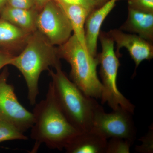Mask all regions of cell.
Returning <instances> with one entry per match:
<instances>
[{
  "mask_svg": "<svg viewBox=\"0 0 153 153\" xmlns=\"http://www.w3.org/2000/svg\"><path fill=\"white\" fill-rule=\"evenodd\" d=\"M35 105L30 136L35 143L31 153L37 152L42 144L52 149H65L79 132L70 123L60 109L52 82L49 83L46 98Z\"/></svg>",
  "mask_w": 153,
  "mask_h": 153,
  "instance_id": "cell-1",
  "label": "cell"
},
{
  "mask_svg": "<svg viewBox=\"0 0 153 153\" xmlns=\"http://www.w3.org/2000/svg\"><path fill=\"white\" fill-rule=\"evenodd\" d=\"M57 48L38 30L29 36L24 49L12 59L10 65L24 76L30 104L35 105L39 94V80L43 71L61 65Z\"/></svg>",
  "mask_w": 153,
  "mask_h": 153,
  "instance_id": "cell-2",
  "label": "cell"
},
{
  "mask_svg": "<svg viewBox=\"0 0 153 153\" xmlns=\"http://www.w3.org/2000/svg\"><path fill=\"white\" fill-rule=\"evenodd\" d=\"M49 69L55 98L63 114L79 132L92 128L96 111L100 106L96 99L86 95L68 78L61 65Z\"/></svg>",
  "mask_w": 153,
  "mask_h": 153,
  "instance_id": "cell-3",
  "label": "cell"
},
{
  "mask_svg": "<svg viewBox=\"0 0 153 153\" xmlns=\"http://www.w3.org/2000/svg\"><path fill=\"white\" fill-rule=\"evenodd\" d=\"M57 49L60 59H64L71 66V81L86 95L100 99L103 88L97 72V56H91L74 34Z\"/></svg>",
  "mask_w": 153,
  "mask_h": 153,
  "instance_id": "cell-4",
  "label": "cell"
},
{
  "mask_svg": "<svg viewBox=\"0 0 153 153\" xmlns=\"http://www.w3.org/2000/svg\"><path fill=\"white\" fill-rule=\"evenodd\" d=\"M99 38L102 46V52L97 55L103 88L102 103H107L112 110L121 107L134 114V105L118 89L117 80L120 63L114 51V41L107 33L100 32Z\"/></svg>",
  "mask_w": 153,
  "mask_h": 153,
  "instance_id": "cell-5",
  "label": "cell"
},
{
  "mask_svg": "<svg viewBox=\"0 0 153 153\" xmlns=\"http://www.w3.org/2000/svg\"><path fill=\"white\" fill-rule=\"evenodd\" d=\"M106 113L100 105L96 111L92 128L106 139H123L134 142L136 129L133 120V114L121 107Z\"/></svg>",
  "mask_w": 153,
  "mask_h": 153,
  "instance_id": "cell-6",
  "label": "cell"
},
{
  "mask_svg": "<svg viewBox=\"0 0 153 153\" xmlns=\"http://www.w3.org/2000/svg\"><path fill=\"white\" fill-rule=\"evenodd\" d=\"M37 30L52 45H62L73 32L66 14L55 0H51L38 13Z\"/></svg>",
  "mask_w": 153,
  "mask_h": 153,
  "instance_id": "cell-7",
  "label": "cell"
},
{
  "mask_svg": "<svg viewBox=\"0 0 153 153\" xmlns=\"http://www.w3.org/2000/svg\"><path fill=\"white\" fill-rule=\"evenodd\" d=\"M9 74L7 67L0 74V119L12 124L24 133L33 126L34 116L19 102L14 86L8 82Z\"/></svg>",
  "mask_w": 153,
  "mask_h": 153,
  "instance_id": "cell-8",
  "label": "cell"
},
{
  "mask_svg": "<svg viewBox=\"0 0 153 153\" xmlns=\"http://www.w3.org/2000/svg\"><path fill=\"white\" fill-rule=\"evenodd\" d=\"M116 44L115 52L120 56V49H127L131 57L137 68L143 61L151 60L153 57V45L152 42L145 40L136 34L126 33L120 30H111L107 33Z\"/></svg>",
  "mask_w": 153,
  "mask_h": 153,
  "instance_id": "cell-9",
  "label": "cell"
},
{
  "mask_svg": "<svg viewBox=\"0 0 153 153\" xmlns=\"http://www.w3.org/2000/svg\"><path fill=\"white\" fill-rule=\"evenodd\" d=\"M117 0H109L102 6L91 11L85 24V45L91 56H97V40L102 23L115 6Z\"/></svg>",
  "mask_w": 153,
  "mask_h": 153,
  "instance_id": "cell-10",
  "label": "cell"
},
{
  "mask_svg": "<svg viewBox=\"0 0 153 153\" xmlns=\"http://www.w3.org/2000/svg\"><path fill=\"white\" fill-rule=\"evenodd\" d=\"M107 141L92 128L78 133L65 149L68 153H105Z\"/></svg>",
  "mask_w": 153,
  "mask_h": 153,
  "instance_id": "cell-11",
  "label": "cell"
},
{
  "mask_svg": "<svg viewBox=\"0 0 153 153\" xmlns=\"http://www.w3.org/2000/svg\"><path fill=\"white\" fill-rule=\"evenodd\" d=\"M120 30L136 34L147 41H153V13L128 7L127 19Z\"/></svg>",
  "mask_w": 153,
  "mask_h": 153,
  "instance_id": "cell-12",
  "label": "cell"
},
{
  "mask_svg": "<svg viewBox=\"0 0 153 153\" xmlns=\"http://www.w3.org/2000/svg\"><path fill=\"white\" fill-rule=\"evenodd\" d=\"M39 12L36 8H21L7 5L0 13V18L32 33L37 30L36 20Z\"/></svg>",
  "mask_w": 153,
  "mask_h": 153,
  "instance_id": "cell-13",
  "label": "cell"
},
{
  "mask_svg": "<svg viewBox=\"0 0 153 153\" xmlns=\"http://www.w3.org/2000/svg\"><path fill=\"white\" fill-rule=\"evenodd\" d=\"M31 34L0 18V49L13 53L16 49L24 48Z\"/></svg>",
  "mask_w": 153,
  "mask_h": 153,
  "instance_id": "cell-14",
  "label": "cell"
},
{
  "mask_svg": "<svg viewBox=\"0 0 153 153\" xmlns=\"http://www.w3.org/2000/svg\"><path fill=\"white\" fill-rule=\"evenodd\" d=\"M64 11L72 27L74 34L87 51L85 43V24L90 11L79 5L63 2L60 0H55Z\"/></svg>",
  "mask_w": 153,
  "mask_h": 153,
  "instance_id": "cell-15",
  "label": "cell"
},
{
  "mask_svg": "<svg viewBox=\"0 0 153 153\" xmlns=\"http://www.w3.org/2000/svg\"><path fill=\"white\" fill-rule=\"evenodd\" d=\"M28 137L15 126L0 119V143L13 140H27Z\"/></svg>",
  "mask_w": 153,
  "mask_h": 153,
  "instance_id": "cell-16",
  "label": "cell"
},
{
  "mask_svg": "<svg viewBox=\"0 0 153 153\" xmlns=\"http://www.w3.org/2000/svg\"><path fill=\"white\" fill-rule=\"evenodd\" d=\"M133 143L121 138L109 139L107 141L105 153H129Z\"/></svg>",
  "mask_w": 153,
  "mask_h": 153,
  "instance_id": "cell-17",
  "label": "cell"
},
{
  "mask_svg": "<svg viewBox=\"0 0 153 153\" xmlns=\"http://www.w3.org/2000/svg\"><path fill=\"white\" fill-rule=\"evenodd\" d=\"M142 142L140 146H137L135 151L139 153H153V128H150L148 133L140 139Z\"/></svg>",
  "mask_w": 153,
  "mask_h": 153,
  "instance_id": "cell-18",
  "label": "cell"
},
{
  "mask_svg": "<svg viewBox=\"0 0 153 153\" xmlns=\"http://www.w3.org/2000/svg\"><path fill=\"white\" fill-rule=\"evenodd\" d=\"M128 2V7L144 13H153V0H131Z\"/></svg>",
  "mask_w": 153,
  "mask_h": 153,
  "instance_id": "cell-19",
  "label": "cell"
},
{
  "mask_svg": "<svg viewBox=\"0 0 153 153\" xmlns=\"http://www.w3.org/2000/svg\"><path fill=\"white\" fill-rule=\"evenodd\" d=\"M7 5L21 8H36L35 0H8Z\"/></svg>",
  "mask_w": 153,
  "mask_h": 153,
  "instance_id": "cell-20",
  "label": "cell"
},
{
  "mask_svg": "<svg viewBox=\"0 0 153 153\" xmlns=\"http://www.w3.org/2000/svg\"><path fill=\"white\" fill-rule=\"evenodd\" d=\"M63 2L73 4L79 5L84 7L91 12L99 7L94 0H60Z\"/></svg>",
  "mask_w": 153,
  "mask_h": 153,
  "instance_id": "cell-21",
  "label": "cell"
},
{
  "mask_svg": "<svg viewBox=\"0 0 153 153\" xmlns=\"http://www.w3.org/2000/svg\"><path fill=\"white\" fill-rule=\"evenodd\" d=\"M14 56L15 55L9 51L0 49V70L7 65H10Z\"/></svg>",
  "mask_w": 153,
  "mask_h": 153,
  "instance_id": "cell-22",
  "label": "cell"
},
{
  "mask_svg": "<svg viewBox=\"0 0 153 153\" xmlns=\"http://www.w3.org/2000/svg\"><path fill=\"white\" fill-rule=\"evenodd\" d=\"M50 1L51 0H35L36 8L40 11L45 4Z\"/></svg>",
  "mask_w": 153,
  "mask_h": 153,
  "instance_id": "cell-23",
  "label": "cell"
},
{
  "mask_svg": "<svg viewBox=\"0 0 153 153\" xmlns=\"http://www.w3.org/2000/svg\"><path fill=\"white\" fill-rule=\"evenodd\" d=\"M8 0H0V13L7 5Z\"/></svg>",
  "mask_w": 153,
  "mask_h": 153,
  "instance_id": "cell-24",
  "label": "cell"
},
{
  "mask_svg": "<svg viewBox=\"0 0 153 153\" xmlns=\"http://www.w3.org/2000/svg\"><path fill=\"white\" fill-rule=\"evenodd\" d=\"M96 3L98 5V7L102 6V5L106 3L109 0H94Z\"/></svg>",
  "mask_w": 153,
  "mask_h": 153,
  "instance_id": "cell-25",
  "label": "cell"
},
{
  "mask_svg": "<svg viewBox=\"0 0 153 153\" xmlns=\"http://www.w3.org/2000/svg\"><path fill=\"white\" fill-rule=\"evenodd\" d=\"M120 1V0H117V1ZM128 1H131V0H127Z\"/></svg>",
  "mask_w": 153,
  "mask_h": 153,
  "instance_id": "cell-26",
  "label": "cell"
}]
</instances>
